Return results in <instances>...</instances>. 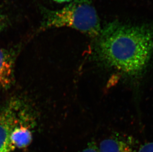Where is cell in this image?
I'll use <instances>...</instances> for the list:
<instances>
[{"instance_id":"obj_1","label":"cell","mask_w":153,"mask_h":152,"mask_svg":"<svg viewBox=\"0 0 153 152\" xmlns=\"http://www.w3.org/2000/svg\"><path fill=\"white\" fill-rule=\"evenodd\" d=\"M96 55L102 64L130 77L141 74L153 55V27L113 22L97 37Z\"/></svg>"},{"instance_id":"obj_2","label":"cell","mask_w":153,"mask_h":152,"mask_svg":"<svg viewBox=\"0 0 153 152\" xmlns=\"http://www.w3.org/2000/svg\"><path fill=\"white\" fill-rule=\"evenodd\" d=\"M67 27L91 37H97L101 31L95 7L87 0H76L62 10H47L41 29Z\"/></svg>"},{"instance_id":"obj_3","label":"cell","mask_w":153,"mask_h":152,"mask_svg":"<svg viewBox=\"0 0 153 152\" xmlns=\"http://www.w3.org/2000/svg\"><path fill=\"white\" fill-rule=\"evenodd\" d=\"M22 104L11 100L0 109V152H10L13 149L10 135L13 129L25 120Z\"/></svg>"},{"instance_id":"obj_4","label":"cell","mask_w":153,"mask_h":152,"mask_svg":"<svg viewBox=\"0 0 153 152\" xmlns=\"http://www.w3.org/2000/svg\"><path fill=\"white\" fill-rule=\"evenodd\" d=\"M15 56L10 51L0 49V89H7L13 82Z\"/></svg>"},{"instance_id":"obj_5","label":"cell","mask_w":153,"mask_h":152,"mask_svg":"<svg viewBox=\"0 0 153 152\" xmlns=\"http://www.w3.org/2000/svg\"><path fill=\"white\" fill-rule=\"evenodd\" d=\"M98 149L99 152H135L136 150L130 140L117 137L104 139Z\"/></svg>"},{"instance_id":"obj_6","label":"cell","mask_w":153,"mask_h":152,"mask_svg":"<svg viewBox=\"0 0 153 152\" xmlns=\"http://www.w3.org/2000/svg\"><path fill=\"white\" fill-rule=\"evenodd\" d=\"M31 140V131L23 122L13 129L10 135V141L13 148L26 147Z\"/></svg>"},{"instance_id":"obj_7","label":"cell","mask_w":153,"mask_h":152,"mask_svg":"<svg viewBox=\"0 0 153 152\" xmlns=\"http://www.w3.org/2000/svg\"><path fill=\"white\" fill-rule=\"evenodd\" d=\"M135 152H153V142H148L142 145Z\"/></svg>"},{"instance_id":"obj_8","label":"cell","mask_w":153,"mask_h":152,"mask_svg":"<svg viewBox=\"0 0 153 152\" xmlns=\"http://www.w3.org/2000/svg\"><path fill=\"white\" fill-rule=\"evenodd\" d=\"M80 152H99L98 148L94 142H91Z\"/></svg>"},{"instance_id":"obj_9","label":"cell","mask_w":153,"mask_h":152,"mask_svg":"<svg viewBox=\"0 0 153 152\" xmlns=\"http://www.w3.org/2000/svg\"><path fill=\"white\" fill-rule=\"evenodd\" d=\"M5 25H6L5 19L4 16L0 13V32L4 29Z\"/></svg>"},{"instance_id":"obj_10","label":"cell","mask_w":153,"mask_h":152,"mask_svg":"<svg viewBox=\"0 0 153 152\" xmlns=\"http://www.w3.org/2000/svg\"><path fill=\"white\" fill-rule=\"evenodd\" d=\"M55 1L58 2V3H64V2H66V1H71V0H53Z\"/></svg>"}]
</instances>
